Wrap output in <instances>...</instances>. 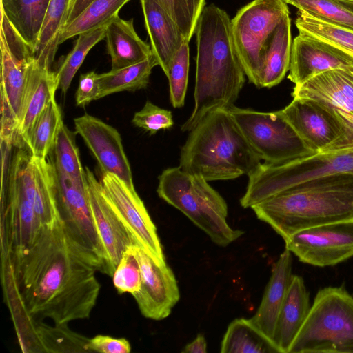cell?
<instances>
[{"mask_svg": "<svg viewBox=\"0 0 353 353\" xmlns=\"http://www.w3.org/2000/svg\"><path fill=\"white\" fill-rule=\"evenodd\" d=\"M96 265L73 243L58 219L42 225L23 252L1 255L4 301L13 319L56 325L85 319L101 288Z\"/></svg>", "mask_w": 353, "mask_h": 353, "instance_id": "cell-1", "label": "cell"}, {"mask_svg": "<svg viewBox=\"0 0 353 353\" xmlns=\"http://www.w3.org/2000/svg\"><path fill=\"white\" fill-rule=\"evenodd\" d=\"M194 33V106L181 125L183 132H190L209 112L234 105L246 76L234 43L231 19L225 10L214 4L205 7Z\"/></svg>", "mask_w": 353, "mask_h": 353, "instance_id": "cell-2", "label": "cell"}, {"mask_svg": "<svg viewBox=\"0 0 353 353\" xmlns=\"http://www.w3.org/2000/svg\"><path fill=\"white\" fill-rule=\"evenodd\" d=\"M251 208L284 240L305 228L353 221V174L307 180Z\"/></svg>", "mask_w": 353, "mask_h": 353, "instance_id": "cell-3", "label": "cell"}, {"mask_svg": "<svg viewBox=\"0 0 353 353\" xmlns=\"http://www.w3.org/2000/svg\"><path fill=\"white\" fill-rule=\"evenodd\" d=\"M261 161L231 114L218 109L190 131L181 150L179 167L208 181H222L249 176Z\"/></svg>", "mask_w": 353, "mask_h": 353, "instance_id": "cell-4", "label": "cell"}, {"mask_svg": "<svg viewBox=\"0 0 353 353\" xmlns=\"http://www.w3.org/2000/svg\"><path fill=\"white\" fill-rule=\"evenodd\" d=\"M157 192L218 245L225 247L244 234L227 223L225 199L201 176L190 174L179 166L167 168L159 176Z\"/></svg>", "mask_w": 353, "mask_h": 353, "instance_id": "cell-5", "label": "cell"}, {"mask_svg": "<svg viewBox=\"0 0 353 353\" xmlns=\"http://www.w3.org/2000/svg\"><path fill=\"white\" fill-rule=\"evenodd\" d=\"M289 353H353V295L343 285L317 292Z\"/></svg>", "mask_w": 353, "mask_h": 353, "instance_id": "cell-6", "label": "cell"}, {"mask_svg": "<svg viewBox=\"0 0 353 353\" xmlns=\"http://www.w3.org/2000/svg\"><path fill=\"white\" fill-rule=\"evenodd\" d=\"M17 146L5 183H1V254H18L27 249L42 226L32 203V157L22 145Z\"/></svg>", "mask_w": 353, "mask_h": 353, "instance_id": "cell-7", "label": "cell"}, {"mask_svg": "<svg viewBox=\"0 0 353 353\" xmlns=\"http://www.w3.org/2000/svg\"><path fill=\"white\" fill-rule=\"evenodd\" d=\"M339 173L353 174V151L317 152L277 163H262L248 176L240 203L251 208L307 180Z\"/></svg>", "mask_w": 353, "mask_h": 353, "instance_id": "cell-8", "label": "cell"}, {"mask_svg": "<svg viewBox=\"0 0 353 353\" xmlns=\"http://www.w3.org/2000/svg\"><path fill=\"white\" fill-rule=\"evenodd\" d=\"M1 141L15 144L30 65L34 59L30 46L1 11Z\"/></svg>", "mask_w": 353, "mask_h": 353, "instance_id": "cell-9", "label": "cell"}, {"mask_svg": "<svg viewBox=\"0 0 353 353\" xmlns=\"http://www.w3.org/2000/svg\"><path fill=\"white\" fill-rule=\"evenodd\" d=\"M287 14L289 10L283 0H253L231 19L234 43L245 75L258 88L266 50Z\"/></svg>", "mask_w": 353, "mask_h": 353, "instance_id": "cell-10", "label": "cell"}, {"mask_svg": "<svg viewBox=\"0 0 353 353\" xmlns=\"http://www.w3.org/2000/svg\"><path fill=\"white\" fill-rule=\"evenodd\" d=\"M225 109L260 159L277 163L312 152L287 121L281 110L265 112L232 105Z\"/></svg>", "mask_w": 353, "mask_h": 353, "instance_id": "cell-11", "label": "cell"}, {"mask_svg": "<svg viewBox=\"0 0 353 353\" xmlns=\"http://www.w3.org/2000/svg\"><path fill=\"white\" fill-rule=\"evenodd\" d=\"M53 169L58 217L75 246L102 272L104 252L92 216L87 181H75L54 165Z\"/></svg>", "mask_w": 353, "mask_h": 353, "instance_id": "cell-12", "label": "cell"}, {"mask_svg": "<svg viewBox=\"0 0 353 353\" xmlns=\"http://www.w3.org/2000/svg\"><path fill=\"white\" fill-rule=\"evenodd\" d=\"M285 248L304 263L334 266L353 257V221L323 224L294 232Z\"/></svg>", "mask_w": 353, "mask_h": 353, "instance_id": "cell-13", "label": "cell"}, {"mask_svg": "<svg viewBox=\"0 0 353 353\" xmlns=\"http://www.w3.org/2000/svg\"><path fill=\"white\" fill-rule=\"evenodd\" d=\"M292 96L313 100L327 109L343 132L333 152L353 151V73L343 70L323 72L295 85Z\"/></svg>", "mask_w": 353, "mask_h": 353, "instance_id": "cell-14", "label": "cell"}, {"mask_svg": "<svg viewBox=\"0 0 353 353\" xmlns=\"http://www.w3.org/2000/svg\"><path fill=\"white\" fill-rule=\"evenodd\" d=\"M103 192L137 245L159 265L166 263L155 225L135 191L119 177L103 174Z\"/></svg>", "mask_w": 353, "mask_h": 353, "instance_id": "cell-15", "label": "cell"}, {"mask_svg": "<svg viewBox=\"0 0 353 353\" xmlns=\"http://www.w3.org/2000/svg\"><path fill=\"white\" fill-rule=\"evenodd\" d=\"M137 259L141 272L140 290L132 296L145 318L168 317L180 299L175 276L166 264L159 265L139 245L128 247Z\"/></svg>", "mask_w": 353, "mask_h": 353, "instance_id": "cell-16", "label": "cell"}, {"mask_svg": "<svg viewBox=\"0 0 353 353\" xmlns=\"http://www.w3.org/2000/svg\"><path fill=\"white\" fill-rule=\"evenodd\" d=\"M85 172L92 216L104 252L102 273L112 277L124 252L137 243L105 197L101 181L89 168Z\"/></svg>", "mask_w": 353, "mask_h": 353, "instance_id": "cell-17", "label": "cell"}, {"mask_svg": "<svg viewBox=\"0 0 353 353\" xmlns=\"http://www.w3.org/2000/svg\"><path fill=\"white\" fill-rule=\"evenodd\" d=\"M333 70L353 73V56L327 41L299 32L292 41L288 78L297 85Z\"/></svg>", "mask_w": 353, "mask_h": 353, "instance_id": "cell-18", "label": "cell"}, {"mask_svg": "<svg viewBox=\"0 0 353 353\" xmlns=\"http://www.w3.org/2000/svg\"><path fill=\"white\" fill-rule=\"evenodd\" d=\"M282 114L314 153L333 152L340 143L341 128L330 112L320 103L293 98Z\"/></svg>", "mask_w": 353, "mask_h": 353, "instance_id": "cell-19", "label": "cell"}, {"mask_svg": "<svg viewBox=\"0 0 353 353\" xmlns=\"http://www.w3.org/2000/svg\"><path fill=\"white\" fill-rule=\"evenodd\" d=\"M76 133L84 140L103 174H113L134 187L129 161L119 132L99 119L85 114L74 119Z\"/></svg>", "mask_w": 353, "mask_h": 353, "instance_id": "cell-20", "label": "cell"}, {"mask_svg": "<svg viewBox=\"0 0 353 353\" xmlns=\"http://www.w3.org/2000/svg\"><path fill=\"white\" fill-rule=\"evenodd\" d=\"M141 4L152 52L168 77L174 58L185 40L158 0H141Z\"/></svg>", "mask_w": 353, "mask_h": 353, "instance_id": "cell-21", "label": "cell"}, {"mask_svg": "<svg viewBox=\"0 0 353 353\" xmlns=\"http://www.w3.org/2000/svg\"><path fill=\"white\" fill-rule=\"evenodd\" d=\"M57 89L55 72L41 66L34 59L28 70L27 90L17 132L16 145H25L35 121L55 98Z\"/></svg>", "mask_w": 353, "mask_h": 353, "instance_id": "cell-22", "label": "cell"}, {"mask_svg": "<svg viewBox=\"0 0 353 353\" xmlns=\"http://www.w3.org/2000/svg\"><path fill=\"white\" fill-rule=\"evenodd\" d=\"M310 294L303 279L293 275L280 309L272 336L279 353H289L290 347L310 310Z\"/></svg>", "mask_w": 353, "mask_h": 353, "instance_id": "cell-23", "label": "cell"}, {"mask_svg": "<svg viewBox=\"0 0 353 353\" xmlns=\"http://www.w3.org/2000/svg\"><path fill=\"white\" fill-rule=\"evenodd\" d=\"M292 276V254L285 248L273 265L260 305L250 319L272 340L276 319Z\"/></svg>", "mask_w": 353, "mask_h": 353, "instance_id": "cell-24", "label": "cell"}, {"mask_svg": "<svg viewBox=\"0 0 353 353\" xmlns=\"http://www.w3.org/2000/svg\"><path fill=\"white\" fill-rule=\"evenodd\" d=\"M105 33L107 52L111 59V70L136 64L152 54L151 46L136 32L133 19L125 20L116 16L106 24Z\"/></svg>", "mask_w": 353, "mask_h": 353, "instance_id": "cell-25", "label": "cell"}, {"mask_svg": "<svg viewBox=\"0 0 353 353\" xmlns=\"http://www.w3.org/2000/svg\"><path fill=\"white\" fill-rule=\"evenodd\" d=\"M50 0H1V11L22 39L36 49Z\"/></svg>", "mask_w": 353, "mask_h": 353, "instance_id": "cell-26", "label": "cell"}, {"mask_svg": "<svg viewBox=\"0 0 353 353\" xmlns=\"http://www.w3.org/2000/svg\"><path fill=\"white\" fill-rule=\"evenodd\" d=\"M291 20L287 14L277 26L265 52L260 88H271L283 79L290 68Z\"/></svg>", "mask_w": 353, "mask_h": 353, "instance_id": "cell-27", "label": "cell"}, {"mask_svg": "<svg viewBox=\"0 0 353 353\" xmlns=\"http://www.w3.org/2000/svg\"><path fill=\"white\" fill-rule=\"evenodd\" d=\"M76 0H50L34 52L35 60L51 70L59 47L58 40Z\"/></svg>", "mask_w": 353, "mask_h": 353, "instance_id": "cell-28", "label": "cell"}, {"mask_svg": "<svg viewBox=\"0 0 353 353\" xmlns=\"http://www.w3.org/2000/svg\"><path fill=\"white\" fill-rule=\"evenodd\" d=\"M222 353H279L271 339L251 321L236 319L228 325L221 344Z\"/></svg>", "mask_w": 353, "mask_h": 353, "instance_id": "cell-29", "label": "cell"}, {"mask_svg": "<svg viewBox=\"0 0 353 353\" xmlns=\"http://www.w3.org/2000/svg\"><path fill=\"white\" fill-rule=\"evenodd\" d=\"M159 63L152 53L148 59L136 64L99 74V99L116 92L145 88L152 70Z\"/></svg>", "mask_w": 353, "mask_h": 353, "instance_id": "cell-30", "label": "cell"}, {"mask_svg": "<svg viewBox=\"0 0 353 353\" xmlns=\"http://www.w3.org/2000/svg\"><path fill=\"white\" fill-rule=\"evenodd\" d=\"M32 161L33 206L41 225L50 224L58 219L53 165L46 159H40L32 157Z\"/></svg>", "mask_w": 353, "mask_h": 353, "instance_id": "cell-31", "label": "cell"}, {"mask_svg": "<svg viewBox=\"0 0 353 353\" xmlns=\"http://www.w3.org/2000/svg\"><path fill=\"white\" fill-rule=\"evenodd\" d=\"M130 0H93L70 23L61 30L59 46L75 36L105 26Z\"/></svg>", "mask_w": 353, "mask_h": 353, "instance_id": "cell-32", "label": "cell"}, {"mask_svg": "<svg viewBox=\"0 0 353 353\" xmlns=\"http://www.w3.org/2000/svg\"><path fill=\"white\" fill-rule=\"evenodd\" d=\"M62 121L61 109L54 98L35 121L25 143L32 157L46 159Z\"/></svg>", "mask_w": 353, "mask_h": 353, "instance_id": "cell-33", "label": "cell"}, {"mask_svg": "<svg viewBox=\"0 0 353 353\" xmlns=\"http://www.w3.org/2000/svg\"><path fill=\"white\" fill-rule=\"evenodd\" d=\"M323 22L353 30V1L283 0Z\"/></svg>", "mask_w": 353, "mask_h": 353, "instance_id": "cell-34", "label": "cell"}, {"mask_svg": "<svg viewBox=\"0 0 353 353\" xmlns=\"http://www.w3.org/2000/svg\"><path fill=\"white\" fill-rule=\"evenodd\" d=\"M39 352H89V339L72 331L67 325L50 326L43 321L36 325Z\"/></svg>", "mask_w": 353, "mask_h": 353, "instance_id": "cell-35", "label": "cell"}, {"mask_svg": "<svg viewBox=\"0 0 353 353\" xmlns=\"http://www.w3.org/2000/svg\"><path fill=\"white\" fill-rule=\"evenodd\" d=\"M53 165L63 174L80 182H86L85 168L81 164L74 136L61 122L53 147Z\"/></svg>", "mask_w": 353, "mask_h": 353, "instance_id": "cell-36", "label": "cell"}, {"mask_svg": "<svg viewBox=\"0 0 353 353\" xmlns=\"http://www.w3.org/2000/svg\"><path fill=\"white\" fill-rule=\"evenodd\" d=\"M105 26L78 35L72 50L55 72L58 89L63 93L67 92L76 72L90 50L105 39Z\"/></svg>", "mask_w": 353, "mask_h": 353, "instance_id": "cell-37", "label": "cell"}, {"mask_svg": "<svg viewBox=\"0 0 353 353\" xmlns=\"http://www.w3.org/2000/svg\"><path fill=\"white\" fill-rule=\"evenodd\" d=\"M295 25L299 32H305L327 41L353 56V30L316 19L299 10Z\"/></svg>", "mask_w": 353, "mask_h": 353, "instance_id": "cell-38", "label": "cell"}, {"mask_svg": "<svg viewBox=\"0 0 353 353\" xmlns=\"http://www.w3.org/2000/svg\"><path fill=\"white\" fill-rule=\"evenodd\" d=\"M172 17L185 41L195 32L197 21L205 8V0H158Z\"/></svg>", "mask_w": 353, "mask_h": 353, "instance_id": "cell-39", "label": "cell"}, {"mask_svg": "<svg viewBox=\"0 0 353 353\" xmlns=\"http://www.w3.org/2000/svg\"><path fill=\"white\" fill-rule=\"evenodd\" d=\"M189 42H184L176 54L168 76L170 100L174 108L184 105L190 65Z\"/></svg>", "mask_w": 353, "mask_h": 353, "instance_id": "cell-40", "label": "cell"}, {"mask_svg": "<svg viewBox=\"0 0 353 353\" xmlns=\"http://www.w3.org/2000/svg\"><path fill=\"white\" fill-rule=\"evenodd\" d=\"M113 284L119 294L137 293L141 285L139 262L129 248L124 252L112 276Z\"/></svg>", "mask_w": 353, "mask_h": 353, "instance_id": "cell-41", "label": "cell"}, {"mask_svg": "<svg viewBox=\"0 0 353 353\" xmlns=\"http://www.w3.org/2000/svg\"><path fill=\"white\" fill-rule=\"evenodd\" d=\"M132 123L148 132L150 135L159 130H168L174 125L172 113L170 110L161 108L147 101L143 108L136 112L132 120Z\"/></svg>", "mask_w": 353, "mask_h": 353, "instance_id": "cell-42", "label": "cell"}, {"mask_svg": "<svg viewBox=\"0 0 353 353\" xmlns=\"http://www.w3.org/2000/svg\"><path fill=\"white\" fill-rule=\"evenodd\" d=\"M86 347L89 352L129 353L131 351V345L127 339L102 334L89 339Z\"/></svg>", "mask_w": 353, "mask_h": 353, "instance_id": "cell-43", "label": "cell"}, {"mask_svg": "<svg viewBox=\"0 0 353 353\" xmlns=\"http://www.w3.org/2000/svg\"><path fill=\"white\" fill-rule=\"evenodd\" d=\"M99 74L94 71H90L80 76L76 93L77 105L84 106L92 101L99 99Z\"/></svg>", "mask_w": 353, "mask_h": 353, "instance_id": "cell-44", "label": "cell"}, {"mask_svg": "<svg viewBox=\"0 0 353 353\" xmlns=\"http://www.w3.org/2000/svg\"><path fill=\"white\" fill-rule=\"evenodd\" d=\"M181 352L184 353H205L207 343L203 334H199L192 342L183 347Z\"/></svg>", "mask_w": 353, "mask_h": 353, "instance_id": "cell-45", "label": "cell"}, {"mask_svg": "<svg viewBox=\"0 0 353 353\" xmlns=\"http://www.w3.org/2000/svg\"><path fill=\"white\" fill-rule=\"evenodd\" d=\"M93 0H76L70 12L65 26L75 19Z\"/></svg>", "mask_w": 353, "mask_h": 353, "instance_id": "cell-46", "label": "cell"}, {"mask_svg": "<svg viewBox=\"0 0 353 353\" xmlns=\"http://www.w3.org/2000/svg\"><path fill=\"white\" fill-rule=\"evenodd\" d=\"M348 1H353V0H348Z\"/></svg>", "mask_w": 353, "mask_h": 353, "instance_id": "cell-47", "label": "cell"}]
</instances>
